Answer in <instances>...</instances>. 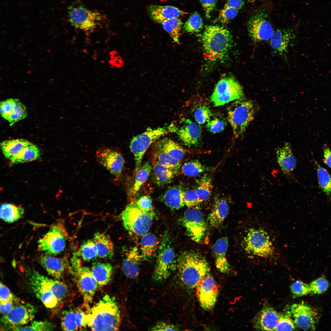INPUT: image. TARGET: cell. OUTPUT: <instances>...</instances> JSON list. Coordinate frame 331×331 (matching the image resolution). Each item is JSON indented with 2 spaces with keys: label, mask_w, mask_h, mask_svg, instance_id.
I'll return each instance as SVG.
<instances>
[{
  "label": "cell",
  "mask_w": 331,
  "mask_h": 331,
  "mask_svg": "<svg viewBox=\"0 0 331 331\" xmlns=\"http://www.w3.org/2000/svg\"><path fill=\"white\" fill-rule=\"evenodd\" d=\"M25 273L35 295L47 308H56L63 302L69 292L65 283L41 275L33 268L26 269Z\"/></svg>",
  "instance_id": "6da1fadb"
},
{
  "label": "cell",
  "mask_w": 331,
  "mask_h": 331,
  "mask_svg": "<svg viewBox=\"0 0 331 331\" xmlns=\"http://www.w3.org/2000/svg\"><path fill=\"white\" fill-rule=\"evenodd\" d=\"M84 321L93 331H116L121 321L115 298L106 295L84 314Z\"/></svg>",
  "instance_id": "7a4b0ae2"
},
{
  "label": "cell",
  "mask_w": 331,
  "mask_h": 331,
  "mask_svg": "<svg viewBox=\"0 0 331 331\" xmlns=\"http://www.w3.org/2000/svg\"><path fill=\"white\" fill-rule=\"evenodd\" d=\"M177 267L181 283L189 289L196 287L201 280L210 273V267L205 258L193 250L182 253L178 258Z\"/></svg>",
  "instance_id": "3957f363"
},
{
  "label": "cell",
  "mask_w": 331,
  "mask_h": 331,
  "mask_svg": "<svg viewBox=\"0 0 331 331\" xmlns=\"http://www.w3.org/2000/svg\"><path fill=\"white\" fill-rule=\"evenodd\" d=\"M202 40L208 58L216 60L226 56L230 47L231 37L228 30L223 27L211 25L206 27Z\"/></svg>",
  "instance_id": "277c9868"
},
{
  "label": "cell",
  "mask_w": 331,
  "mask_h": 331,
  "mask_svg": "<svg viewBox=\"0 0 331 331\" xmlns=\"http://www.w3.org/2000/svg\"><path fill=\"white\" fill-rule=\"evenodd\" d=\"M257 108L253 101L245 98L236 100L228 108V120L236 137L241 136L245 131Z\"/></svg>",
  "instance_id": "5b68a950"
},
{
  "label": "cell",
  "mask_w": 331,
  "mask_h": 331,
  "mask_svg": "<svg viewBox=\"0 0 331 331\" xmlns=\"http://www.w3.org/2000/svg\"><path fill=\"white\" fill-rule=\"evenodd\" d=\"M155 216L153 211H143L134 203L127 205L121 214L125 228L130 233L137 236H142L147 233Z\"/></svg>",
  "instance_id": "8992f818"
},
{
  "label": "cell",
  "mask_w": 331,
  "mask_h": 331,
  "mask_svg": "<svg viewBox=\"0 0 331 331\" xmlns=\"http://www.w3.org/2000/svg\"><path fill=\"white\" fill-rule=\"evenodd\" d=\"M176 126L171 124L156 129L149 128L144 132L133 137L130 148L135 158V173L140 168L144 154L150 145L160 137L170 132H175Z\"/></svg>",
  "instance_id": "52a82bcc"
},
{
  "label": "cell",
  "mask_w": 331,
  "mask_h": 331,
  "mask_svg": "<svg viewBox=\"0 0 331 331\" xmlns=\"http://www.w3.org/2000/svg\"><path fill=\"white\" fill-rule=\"evenodd\" d=\"M242 248L248 254L268 257L274 252V247L269 235L260 228L249 229L242 243Z\"/></svg>",
  "instance_id": "ba28073f"
},
{
  "label": "cell",
  "mask_w": 331,
  "mask_h": 331,
  "mask_svg": "<svg viewBox=\"0 0 331 331\" xmlns=\"http://www.w3.org/2000/svg\"><path fill=\"white\" fill-rule=\"evenodd\" d=\"M70 269L73 275L79 291L83 297L84 302L87 307L92 302L97 283L89 268L82 266L80 260L74 255L71 260Z\"/></svg>",
  "instance_id": "9c48e42d"
},
{
  "label": "cell",
  "mask_w": 331,
  "mask_h": 331,
  "mask_svg": "<svg viewBox=\"0 0 331 331\" xmlns=\"http://www.w3.org/2000/svg\"><path fill=\"white\" fill-rule=\"evenodd\" d=\"M68 10V20L71 25L87 33L93 32L103 20V17L100 13L88 9L78 2L69 6Z\"/></svg>",
  "instance_id": "30bf717a"
},
{
  "label": "cell",
  "mask_w": 331,
  "mask_h": 331,
  "mask_svg": "<svg viewBox=\"0 0 331 331\" xmlns=\"http://www.w3.org/2000/svg\"><path fill=\"white\" fill-rule=\"evenodd\" d=\"M169 233L163 235L158 249V255L153 275L154 280L161 282L166 280L171 274L175 263V255L171 245Z\"/></svg>",
  "instance_id": "8fae6325"
},
{
  "label": "cell",
  "mask_w": 331,
  "mask_h": 331,
  "mask_svg": "<svg viewBox=\"0 0 331 331\" xmlns=\"http://www.w3.org/2000/svg\"><path fill=\"white\" fill-rule=\"evenodd\" d=\"M245 98L242 86L235 79L230 77L223 78L219 81L211 97V102L215 106Z\"/></svg>",
  "instance_id": "7c38bea8"
},
{
  "label": "cell",
  "mask_w": 331,
  "mask_h": 331,
  "mask_svg": "<svg viewBox=\"0 0 331 331\" xmlns=\"http://www.w3.org/2000/svg\"><path fill=\"white\" fill-rule=\"evenodd\" d=\"M180 221L192 240L199 243L204 240L208 227L203 214L200 210L196 208L187 210Z\"/></svg>",
  "instance_id": "4fadbf2b"
},
{
  "label": "cell",
  "mask_w": 331,
  "mask_h": 331,
  "mask_svg": "<svg viewBox=\"0 0 331 331\" xmlns=\"http://www.w3.org/2000/svg\"><path fill=\"white\" fill-rule=\"evenodd\" d=\"M67 235L63 226L59 223L55 224L38 240V249L45 254L56 255L65 248Z\"/></svg>",
  "instance_id": "5bb4252c"
},
{
  "label": "cell",
  "mask_w": 331,
  "mask_h": 331,
  "mask_svg": "<svg viewBox=\"0 0 331 331\" xmlns=\"http://www.w3.org/2000/svg\"><path fill=\"white\" fill-rule=\"evenodd\" d=\"M36 311L32 305L21 301L16 304L9 313L3 315L1 322L5 329L13 330L32 321Z\"/></svg>",
  "instance_id": "9a60e30c"
},
{
  "label": "cell",
  "mask_w": 331,
  "mask_h": 331,
  "mask_svg": "<svg viewBox=\"0 0 331 331\" xmlns=\"http://www.w3.org/2000/svg\"><path fill=\"white\" fill-rule=\"evenodd\" d=\"M267 14L259 11L253 15L247 22L249 35L255 43L270 39L274 32L273 27L268 20Z\"/></svg>",
  "instance_id": "2e32d148"
},
{
  "label": "cell",
  "mask_w": 331,
  "mask_h": 331,
  "mask_svg": "<svg viewBox=\"0 0 331 331\" xmlns=\"http://www.w3.org/2000/svg\"><path fill=\"white\" fill-rule=\"evenodd\" d=\"M286 309L290 312L297 327L306 330L315 329L318 314L310 306L301 302L292 304L287 306Z\"/></svg>",
  "instance_id": "e0dca14e"
},
{
  "label": "cell",
  "mask_w": 331,
  "mask_h": 331,
  "mask_svg": "<svg viewBox=\"0 0 331 331\" xmlns=\"http://www.w3.org/2000/svg\"><path fill=\"white\" fill-rule=\"evenodd\" d=\"M197 296L203 309L209 310L214 307L218 290L215 281L210 273L204 276L196 287Z\"/></svg>",
  "instance_id": "ac0fdd59"
},
{
  "label": "cell",
  "mask_w": 331,
  "mask_h": 331,
  "mask_svg": "<svg viewBox=\"0 0 331 331\" xmlns=\"http://www.w3.org/2000/svg\"><path fill=\"white\" fill-rule=\"evenodd\" d=\"M96 159L101 165L116 177L121 173L124 161L121 154L112 148L102 147L96 153Z\"/></svg>",
  "instance_id": "d6986e66"
},
{
  "label": "cell",
  "mask_w": 331,
  "mask_h": 331,
  "mask_svg": "<svg viewBox=\"0 0 331 331\" xmlns=\"http://www.w3.org/2000/svg\"><path fill=\"white\" fill-rule=\"evenodd\" d=\"M181 120V125L176 126L175 132L179 139L188 146L198 144L201 136L200 127L189 119H183Z\"/></svg>",
  "instance_id": "ffe728a7"
},
{
  "label": "cell",
  "mask_w": 331,
  "mask_h": 331,
  "mask_svg": "<svg viewBox=\"0 0 331 331\" xmlns=\"http://www.w3.org/2000/svg\"><path fill=\"white\" fill-rule=\"evenodd\" d=\"M278 318L279 313L272 307L265 306L253 319V327L258 330L275 331Z\"/></svg>",
  "instance_id": "44dd1931"
},
{
  "label": "cell",
  "mask_w": 331,
  "mask_h": 331,
  "mask_svg": "<svg viewBox=\"0 0 331 331\" xmlns=\"http://www.w3.org/2000/svg\"><path fill=\"white\" fill-rule=\"evenodd\" d=\"M37 261L49 275L57 280H59L63 276L67 264V260L64 258L46 254L40 256Z\"/></svg>",
  "instance_id": "7402d4cb"
},
{
  "label": "cell",
  "mask_w": 331,
  "mask_h": 331,
  "mask_svg": "<svg viewBox=\"0 0 331 331\" xmlns=\"http://www.w3.org/2000/svg\"><path fill=\"white\" fill-rule=\"evenodd\" d=\"M150 18L154 22L161 24L164 21L178 18L188 14L178 8L170 6L150 5L148 8Z\"/></svg>",
  "instance_id": "603a6c76"
},
{
  "label": "cell",
  "mask_w": 331,
  "mask_h": 331,
  "mask_svg": "<svg viewBox=\"0 0 331 331\" xmlns=\"http://www.w3.org/2000/svg\"><path fill=\"white\" fill-rule=\"evenodd\" d=\"M278 163L283 173L291 176L295 167L296 160L293 155L290 144L286 143L276 151Z\"/></svg>",
  "instance_id": "cb8c5ba5"
},
{
  "label": "cell",
  "mask_w": 331,
  "mask_h": 331,
  "mask_svg": "<svg viewBox=\"0 0 331 331\" xmlns=\"http://www.w3.org/2000/svg\"><path fill=\"white\" fill-rule=\"evenodd\" d=\"M228 240L226 237L218 239L213 247V251L217 268L223 273H227L230 266L226 255L228 247Z\"/></svg>",
  "instance_id": "d4e9b609"
},
{
  "label": "cell",
  "mask_w": 331,
  "mask_h": 331,
  "mask_svg": "<svg viewBox=\"0 0 331 331\" xmlns=\"http://www.w3.org/2000/svg\"><path fill=\"white\" fill-rule=\"evenodd\" d=\"M293 37L289 29H277L274 31L270 39V44L274 51L282 55L287 51L289 42Z\"/></svg>",
  "instance_id": "484cf974"
},
{
  "label": "cell",
  "mask_w": 331,
  "mask_h": 331,
  "mask_svg": "<svg viewBox=\"0 0 331 331\" xmlns=\"http://www.w3.org/2000/svg\"><path fill=\"white\" fill-rule=\"evenodd\" d=\"M142 260L138 248L134 246L128 252L122 264V269L128 278L134 279L139 274V266Z\"/></svg>",
  "instance_id": "4316f807"
},
{
  "label": "cell",
  "mask_w": 331,
  "mask_h": 331,
  "mask_svg": "<svg viewBox=\"0 0 331 331\" xmlns=\"http://www.w3.org/2000/svg\"><path fill=\"white\" fill-rule=\"evenodd\" d=\"M184 191L178 185L169 187L161 196V200L171 209L176 210L185 206L183 196Z\"/></svg>",
  "instance_id": "83f0119b"
},
{
  "label": "cell",
  "mask_w": 331,
  "mask_h": 331,
  "mask_svg": "<svg viewBox=\"0 0 331 331\" xmlns=\"http://www.w3.org/2000/svg\"><path fill=\"white\" fill-rule=\"evenodd\" d=\"M229 211V206L225 200L219 198L216 200L207 218L210 225L214 228L219 227L227 216Z\"/></svg>",
  "instance_id": "f1b7e54d"
},
{
  "label": "cell",
  "mask_w": 331,
  "mask_h": 331,
  "mask_svg": "<svg viewBox=\"0 0 331 331\" xmlns=\"http://www.w3.org/2000/svg\"><path fill=\"white\" fill-rule=\"evenodd\" d=\"M93 240L97 247L99 257L103 258H112L114 245L109 235L98 232L94 234Z\"/></svg>",
  "instance_id": "f546056e"
},
{
  "label": "cell",
  "mask_w": 331,
  "mask_h": 331,
  "mask_svg": "<svg viewBox=\"0 0 331 331\" xmlns=\"http://www.w3.org/2000/svg\"><path fill=\"white\" fill-rule=\"evenodd\" d=\"M153 169L154 181L160 186L170 183L176 175L173 170L162 165L154 156Z\"/></svg>",
  "instance_id": "4dcf8cb0"
},
{
  "label": "cell",
  "mask_w": 331,
  "mask_h": 331,
  "mask_svg": "<svg viewBox=\"0 0 331 331\" xmlns=\"http://www.w3.org/2000/svg\"><path fill=\"white\" fill-rule=\"evenodd\" d=\"M31 143L23 139H13L3 141L0 146L5 157L11 160Z\"/></svg>",
  "instance_id": "1f68e13d"
},
{
  "label": "cell",
  "mask_w": 331,
  "mask_h": 331,
  "mask_svg": "<svg viewBox=\"0 0 331 331\" xmlns=\"http://www.w3.org/2000/svg\"><path fill=\"white\" fill-rule=\"evenodd\" d=\"M158 245L157 237L151 233H146L142 235L140 241V254L142 260H147L155 255Z\"/></svg>",
  "instance_id": "d6a6232c"
},
{
  "label": "cell",
  "mask_w": 331,
  "mask_h": 331,
  "mask_svg": "<svg viewBox=\"0 0 331 331\" xmlns=\"http://www.w3.org/2000/svg\"><path fill=\"white\" fill-rule=\"evenodd\" d=\"M91 271L98 287H101L106 285L110 281L113 267L108 263H97L93 265Z\"/></svg>",
  "instance_id": "836d02e7"
},
{
  "label": "cell",
  "mask_w": 331,
  "mask_h": 331,
  "mask_svg": "<svg viewBox=\"0 0 331 331\" xmlns=\"http://www.w3.org/2000/svg\"><path fill=\"white\" fill-rule=\"evenodd\" d=\"M24 212V209L22 207L10 204H2L0 207V218L8 223H12L18 220L22 217Z\"/></svg>",
  "instance_id": "e575fe53"
},
{
  "label": "cell",
  "mask_w": 331,
  "mask_h": 331,
  "mask_svg": "<svg viewBox=\"0 0 331 331\" xmlns=\"http://www.w3.org/2000/svg\"><path fill=\"white\" fill-rule=\"evenodd\" d=\"M166 153L173 158L181 161L185 154L184 149L173 140L164 138L156 144Z\"/></svg>",
  "instance_id": "d590c367"
},
{
  "label": "cell",
  "mask_w": 331,
  "mask_h": 331,
  "mask_svg": "<svg viewBox=\"0 0 331 331\" xmlns=\"http://www.w3.org/2000/svg\"><path fill=\"white\" fill-rule=\"evenodd\" d=\"M154 156L162 165L173 170L176 174L179 171L181 161L171 157L156 145Z\"/></svg>",
  "instance_id": "8d00e7d4"
},
{
  "label": "cell",
  "mask_w": 331,
  "mask_h": 331,
  "mask_svg": "<svg viewBox=\"0 0 331 331\" xmlns=\"http://www.w3.org/2000/svg\"><path fill=\"white\" fill-rule=\"evenodd\" d=\"M40 155L39 149L31 143L11 161L12 164H17L28 162L34 161L39 158Z\"/></svg>",
  "instance_id": "74e56055"
},
{
  "label": "cell",
  "mask_w": 331,
  "mask_h": 331,
  "mask_svg": "<svg viewBox=\"0 0 331 331\" xmlns=\"http://www.w3.org/2000/svg\"><path fill=\"white\" fill-rule=\"evenodd\" d=\"M319 185L321 190L329 196H331V176L328 171L314 160Z\"/></svg>",
  "instance_id": "f35d334b"
},
{
  "label": "cell",
  "mask_w": 331,
  "mask_h": 331,
  "mask_svg": "<svg viewBox=\"0 0 331 331\" xmlns=\"http://www.w3.org/2000/svg\"><path fill=\"white\" fill-rule=\"evenodd\" d=\"M161 24L164 29L168 33L173 40L178 43L180 31L182 25L181 20L179 18H173L165 20Z\"/></svg>",
  "instance_id": "ab89813d"
},
{
  "label": "cell",
  "mask_w": 331,
  "mask_h": 331,
  "mask_svg": "<svg viewBox=\"0 0 331 331\" xmlns=\"http://www.w3.org/2000/svg\"><path fill=\"white\" fill-rule=\"evenodd\" d=\"M152 165L149 161L146 162L136 173L135 181L131 190L132 194H135L142 185L147 180L152 169Z\"/></svg>",
  "instance_id": "60d3db41"
},
{
  "label": "cell",
  "mask_w": 331,
  "mask_h": 331,
  "mask_svg": "<svg viewBox=\"0 0 331 331\" xmlns=\"http://www.w3.org/2000/svg\"><path fill=\"white\" fill-rule=\"evenodd\" d=\"M212 188L211 178L206 175L202 176L199 181L197 187L195 190L200 203L210 197Z\"/></svg>",
  "instance_id": "b9f144b4"
},
{
  "label": "cell",
  "mask_w": 331,
  "mask_h": 331,
  "mask_svg": "<svg viewBox=\"0 0 331 331\" xmlns=\"http://www.w3.org/2000/svg\"><path fill=\"white\" fill-rule=\"evenodd\" d=\"M210 168L202 164L198 160H194L185 163L182 167V172L185 175L195 177Z\"/></svg>",
  "instance_id": "7bdbcfd3"
},
{
  "label": "cell",
  "mask_w": 331,
  "mask_h": 331,
  "mask_svg": "<svg viewBox=\"0 0 331 331\" xmlns=\"http://www.w3.org/2000/svg\"><path fill=\"white\" fill-rule=\"evenodd\" d=\"M25 105L18 99H13V108L11 114L8 119L10 126L25 118L27 116Z\"/></svg>",
  "instance_id": "ee69618b"
},
{
  "label": "cell",
  "mask_w": 331,
  "mask_h": 331,
  "mask_svg": "<svg viewBox=\"0 0 331 331\" xmlns=\"http://www.w3.org/2000/svg\"><path fill=\"white\" fill-rule=\"evenodd\" d=\"M61 324L62 328L64 330H78L75 311L71 309L63 310L62 313Z\"/></svg>",
  "instance_id": "f6af8a7d"
},
{
  "label": "cell",
  "mask_w": 331,
  "mask_h": 331,
  "mask_svg": "<svg viewBox=\"0 0 331 331\" xmlns=\"http://www.w3.org/2000/svg\"><path fill=\"white\" fill-rule=\"evenodd\" d=\"M79 253L84 260L88 261L98 257L96 245L93 240H91L86 241L81 245Z\"/></svg>",
  "instance_id": "bcb514c9"
},
{
  "label": "cell",
  "mask_w": 331,
  "mask_h": 331,
  "mask_svg": "<svg viewBox=\"0 0 331 331\" xmlns=\"http://www.w3.org/2000/svg\"><path fill=\"white\" fill-rule=\"evenodd\" d=\"M296 325L290 312L286 309L284 312L279 313V318L275 331L294 330Z\"/></svg>",
  "instance_id": "7dc6e473"
},
{
  "label": "cell",
  "mask_w": 331,
  "mask_h": 331,
  "mask_svg": "<svg viewBox=\"0 0 331 331\" xmlns=\"http://www.w3.org/2000/svg\"><path fill=\"white\" fill-rule=\"evenodd\" d=\"M202 19L200 15L195 12L185 23L184 28L188 32L193 33L200 31L203 27Z\"/></svg>",
  "instance_id": "c3c4849f"
},
{
  "label": "cell",
  "mask_w": 331,
  "mask_h": 331,
  "mask_svg": "<svg viewBox=\"0 0 331 331\" xmlns=\"http://www.w3.org/2000/svg\"><path fill=\"white\" fill-rule=\"evenodd\" d=\"M54 326L50 322L47 321H32L27 325L17 327L13 330L15 331H49L52 330Z\"/></svg>",
  "instance_id": "681fc988"
},
{
  "label": "cell",
  "mask_w": 331,
  "mask_h": 331,
  "mask_svg": "<svg viewBox=\"0 0 331 331\" xmlns=\"http://www.w3.org/2000/svg\"><path fill=\"white\" fill-rule=\"evenodd\" d=\"M211 112L209 108L205 105H200L195 109L194 116L196 121L199 124H202L207 122L210 119Z\"/></svg>",
  "instance_id": "f907efd6"
},
{
  "label": "cell",
  "mask_w": 331,
  "mask_h": 331,
  "mask_svg": "<svg viewBox=\"0 0 331 331\" xmlns=\"http://www.w3.org/2000/svg\"><path fill=\"white\" fill-rule=\"evenodd\" d=\"M290 288L294 298L306 295L310 293L309 284L301 281H296L293 283Z\"/></svg>",
  "instance_id": "816d5d0a"
},
{
  "label": "cell",
  "mask_w": 331,
  "mask_h": 331,
  "mask_svg": "<svg viewBox=\"0 0 331 331\" xmlns=\"http://www.w3.org/2000/svg\"><path fill=\"white\" fill-rule=\"evenodd\" d=\"M329 286L328 281L323 277L319 278L313 281L309 284L310 293L317 294L324 293Z\"/></svg>",
  "instance_id": "f5cc1de1"
},
{
  "label": "cell",
  "mask_w": 331,
  "mask_h": 331,
  "mask_svg": "<svg viewBox=\"0 0 331 331\" xmlns=\"http://www.w3.org/2000/svg\"><path fill=\"white\" fill-rule=\"evenodd\" d=\"M238 10L225 5L223 8L220 12L218 20L222 24H227L237 16L238 13Z\"/></svg>",
  "instance_id": "db71d44e"
},
{
  "label": "cell",
  "mask_w": 331,
  "mask_h": 331,
  "mask_svg": "<svg viewBox=\"0 0 331 331\" xmlns=\"http://www.w3.org/2000/svg\"><path fill=\"white\" fill-rule=\"evenodd\" d=\"M10 301L16 303L21 302L14 295L10 289L1 282L0 284V302Z\"/></svg>",
  "instance_id": "11a10c76"
},
{
  "label": "cell",
  "mask_w": 331,
  "mask_h": 331,
  "mask_svg": "<svg viewBox=\"0 0 331 331\" xmlns=\"http://www.w3.org/2000/svg\"><path fill=\"white\" fill-rule=\"evenodd\" d=\"M183 200L185 205L189 208L200 203L195 190L190 189L184 191Z\"/></svg>",
  "instance_id": "9f6ffc18"
},
{
  "label": "cell",
  "mask_w": 331,
  "mask_h": 331,
  "mask_svg": "<svg viewBox=\"0 0 331 331\" xmlns=\"http://www.w3.org/2000/svg\"><path fill=\"white\" fill-rule=\"evenodd\" d=\"M225 123L218 118L210 120L207 122L206 127L208 130L213 133H216L223 131L225 127Z\"/></svg>",
  "instance_id": "6f0895ef"
},
{
  "label": "cell",
  "mask_w": 331,
  "mask_h": 331,
  "mask_svg": "<svg viewBox=\"0 0 331 331\" xmlns=\"http://www.w3.org/2000/svg\"><path fill=\"white\" fill-rule=\"evenodd\" d=\"M134 203L143 211L148 212L153 210L152 200L150 197L148 196L141 197Z\"/></svg>",
  "instance_id": "680465c9"
},
{
  "label": "cell",
  "mask_w": 331,
  "mask_h": 331,
  "mask_svg": "<svg viewBox=\"0 0 331 331\" xmlns=\"http://www.w3.org/2000/svg\"><path fill=\"white\" fill-rule=\"evenodd\" d=\"M13 99L10 98L0 102V112L2 117L8 120L12 112Z\"/></svg>",
  "instance_id": "91938a15"
},
{
  "label": "cell",
  "mask_w": 331,
  "mask_h": 331,
  "mask_svg": "<svg viewBox=\"0 0 331 331\" xmlns=\"http://www.w3.org/2000/svg\"><path fill=\"white\" fill-rule=\"evenodd\" d=\"M200 1L206 17L209 18L215 8L217 0H200Z\"/></svg>",
  "instance_id": "94428289"
},
{
  "label": "cell",
  "mask_w": 331,
  "mask_h": 331,
  "mask_svg": "<svg viewBox=\"0 0 331 331\" xmlns=\"http://www.w3.org/2000/svg\"><path fill=\"white\" fill-rule=\"evenodd\" d=\"M150 330L154 331H176L178 330L179 329L175 325L161 321L152 326Z\"/></svg>",
  "instance_id": "6125c7cd"
},
{
  "label": "cell",
  "mask_w": 331,
  "mask_h": 331,
  "mask_svg": "<svg viewBox=\"0 0 331 331\" xmlns=\"http://www.w3.org/2000/svg\"><path fill=\"white\" fill-rule=\"evenodd\" d=\"M17 303H18L10 301L0 302L1 313L3 315L7 314L12 310Z\"/></svg>",
  "instance_id": "be15d7a7"
},
{
  "label": "cell",
  "mask_w": 331,
  "mask_h": 331,
  "mask_svg": "<svg viewBox=\"0 0 331 331\" xmlns=\"http://www.w3.org/2000/svg\"><path fill=\"white\" fill-rule=\"evenodd\" d=\"M76 321L78 329L80 330L86 326L84 321V312L81 310L78 309L75 311Z\"/></svg>",
  "instance_id": "e7e4bbea"
},
{
  "label": "cell",
  "mask_w": 331,
  "mask_h": 331,
  "mask_svg": "<svg viewBox=\"0 0 331 331\" xmlns=\"http://www.w3.org/2000/svg\"><path fill=\"white\" fill-rule=\"evenodd\" d=\"M323 162L331 168V150L327 146L325 145L323 147Z\"/></svg>",
  "instance_id": "03108f58"
},
{
  "label": "cell",
  "mask_w": 331,
  "mask_h": 331,
  "mask_svg": "<svg viewBox=\"0 0 331 331\" xmlns=\"http://www.w3.org/2000/svg\"><path fill=\"white\" fill-rule=\"evenodd\" d=\"M244 5V0H227L225 4L238 10L241 9Z\"/></svg>",
  "instance_id": "003e7915"
}]
</instances>
